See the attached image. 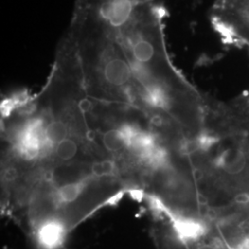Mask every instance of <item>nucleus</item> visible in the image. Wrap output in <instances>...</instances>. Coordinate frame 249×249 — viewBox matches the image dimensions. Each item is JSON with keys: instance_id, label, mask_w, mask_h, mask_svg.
I'll use <instances>...</instances> for the list:
<instances>
[{"instance_id": "1", "label": "nucleus", "mask_w": 249, "mask_h": 249, "mask_svg": "<svg viewBox=\"0 0 249 249\" xmlns=\"http://www.w3.org/2000/svg\"><path fill=\"white\" fill-rule=\"evenodd\" d=\"M1 132L2 209L29 236H69L101 208L131 194L71 70L53 69L38 93L4 100Z\"/></svg>"}, {"instance_id": "2", "label": "nucleus", "mask_w": 249, "mask_h": 249, "mask_svg": "<svg viewBox=\"0 0 249 249\" xmlns=\"http://www.w3.org/2000/svg\"><path fill=\"white\" fill-rule=\"evenodd\" d=\"M116 31L131 68L136 107L161 133L193 140L204 128L206 97L178 71L156 0H128L98 12Z\"/></svg>"}, {"instance_id": "3", "label": "nucleus", "mask_w": 249, "mask_h": 249, "mask_svg": "<svg viewBox=\"0 0 249 249\" xmlns=\"http://www.w3.org/2000/svg\"><path fill=\"white\" fill-rule=\"evenodd\" d=\"M68 33L75 45L87 97L137 110L131 68L115 29L96 11L76 3Z\"/></svg>"}, {"instance_id": "4", "label": "nucleus", "mask_w": 249, "mask_h": 249, "mask_svg": "<svg viewBox=\"0 0 249 249\" xmlns=\"http://www.w3.org/2000/svg\"><path fill=\"white\" fill-rule=\"evenodd\" d=\"M213 22L227 42L249 49V0H217Z\"/></svg>"}, {"instance_id": "5", "label": "nucleus", "mask_w": 249, "mask_h": 249, "mask_svg": "<svg viewBox=\"0 0 249 249\" xmlns=\"http://www.w3.org/2000/svg\"><path fill=\"white\" fill-rule=\"evenodd\" d=\"M120 1H125V0H77V3H80L89 9L99 10L111 4L120 2Z\"/></svg>"}, {"instance_id": "6", "label": "nucleus", "mask_w": 249, "mask_h": 249, "mask_svg": "<svg viewBox=\"0 0 249 249\" xmlns=\"http://www.w3.org/2000/svg\"><path fill=\"white\" fill-rule=\"evenodd\" d=\"M248 98H249V97H248Z\"/></svg>"}]
</instances>
